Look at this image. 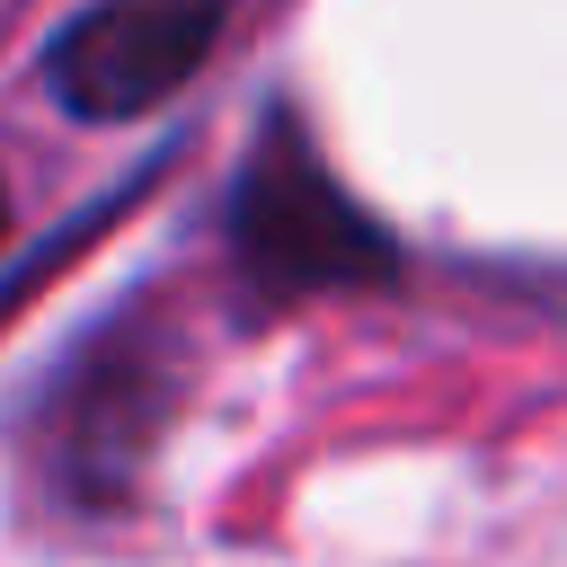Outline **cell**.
I'll list each match as a JSON object with an SVG mask.
<instances>
[{"mask_svg": "<svg viewBox=\"0 0 567 567\" xmlns=\"http://www.w3.org/2000/svg\"><path fill=\"white\" fill-rule=\"evenodd\" d=\"M239 266L257 292H319V284H372L390 248L363 230V213L328 186V168L292 133H266L239 186Z\"/></svg>", "mask_w": 567, "mask_h": 567, "instance_id": "1", "label": "cell"}, {"mask_svg": "<svg viewBox=\"0 0 567 567\" xmlns=\"http://www.w3.org/2000/svg\"><path fill=\"white\" fill-rule=\"evenodd\" d=\"M221 9L230 0H97L62 44H53V89L71 115H142L159 106L195 62L204 44L221 35Z\"/></svg>", "mask_w": 567, "mask_h": 567, "instance_id": "2", "label": "cell"}, {"mask_svg": "<svg viewBox=\"0 0 567 567\" xmlns=\"http://www.w3.org/2000/svg\"><path fill=\"white\" fill-rule=\"evenodd\" d=\"M0 230H9V195H0Z\"/></svg>", "mask_w": 567, "mask_h": 567, "instance_id": "3", "label": "cell"}]
</instances>
